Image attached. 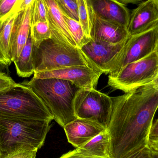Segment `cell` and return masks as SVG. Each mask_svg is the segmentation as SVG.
<instances>
[{"label": "cell", "instance_id": "6da1fadb", "mask_svg": "<svg viewBox=\"0 0 158 158\" xmlns=\"http://www.w3.org/2000/svg\"><path fill=\"white\" fill-rule=\"evenodd\" d=\"M111 98L112 114L107 129L110 158H125L148 146L158 109V87L147 84Z\"/></svg>", "mask_w": 158, "mask_h": 158}, {"label": "cell", "instance_id": "7a4b0ae2", "mask_svg": "<svg viewBox=\"0 0 158 158\" xmlns=\"http://www.w3.org/2000/svg\"><path fill=\"white\" fill-rule=\"evenodd\" d=\"M29 87L41 99L53 119L64 128L77 118L74 102L78 88L65 80L57 79H36L21 83Z\"/></svg>", "mask_w": 158, "mask_h": 158}, {"label": "cell", "instance_id": "3957f363", "mask_svg": "<svg viewBox=\"0 0 158 158\" xmlns=\"http://www.w3.org/2000/svg\"><path fill=\"white\" fill-rule=\"evenodd\" d=\"M51 122L0 116L1 158L23 146H30L40 149L43 146L50 130Z\"/></svg>", "mask_w": 158, "mask_h": 158}, {"label": "cell", "instance_id": "277c9868", "mask_svg": "<svg viewBox=\"0 0 158 158\" xmlns=\"http://www.w3.org/2000/svg\"><path fill=\"white\" fill-rule=\"evenodd\" d=\"M0 116L52 122V114L41 99L21 83L0 92Z\"/></svg>", "mask_w": 158, "mask_h": 158}, {"label": "cell", "instance_id": "5b68a950", "mask_svg": "<svg viewBox=\"0 0 158 158\" xmlns=\"http://www.w3.org/2000/svg\"><path fill=\"white\" fill-rule=\"evenodd\" d=\"M33 58L34 73L76 66L98 69L81 49L61 45L51 39L38 47L33 45Z\"/></svg>", "mask_w": 158, "mask_h": 158}, {"label": "cell", "instance_id": "8992f818", "mask_svg": "<svg viewBox=\"0 0 158 158\" xmlns=\"http://www.w3.org/2000/svg\"><path fill=\"white\" fill-rule=\"evenodd\" d=\"M158 73L156 52L143 59L128 64L115 75H109L108 83L111 88L129 92L150 83Z\"/></svg>", "mask_w": 158, "mask_h": 158}, {"label": "cell", "instance_id": "52a82bcc", "mask_svg": "<svg viewBox=\"0 0 158 158\" xmlns=\"http://www.w3.org/2000/svg\"><path fill=\"white\" fill-rule=\"evenodd\" d=\"M158 43V26L147 32L131 36L121 50L106 65L103 73L116 75L126 65L156 52Z\"/></svg>", "mask_w": 158, "mask_h": 158}, {"label": "cell", "instance_id": "ba28073f", "mask_svg": "<svg viewBox=\"0 0 158 158\" xmlns=\"http://www.w3.org/2000/svg\"><path fill=\"white\" fill-rule=\"evenodd\" d=\"M111 97L95 89H78L74 102L76 117L96 122L107 130L112 111Z\"/></svg>", "mask_w": 158, "mask_h": 158}, {"label": "cell", "instance_id": "9c48e42d", "mask_svg": "<svg viewBox=\"0 0 158 158\" xmlns=\"http://www.w3.org/2000/svg\"><path fill=\"white\" fill-rule=\"evenodd\" d=\"M102 70L84 66L69 67L61 69L34 73L36 79H57L69 81L80 89H96Z\"/></svg>", "mask_w": 158, "mask_h": 158}, {"label": "cell", "instance_id": "30bf717a", "mask_svg": "<svg viewBox=\"0 0 158 158\" xmlns=\"http://www.w3.org/2000/svg\"><path fill=\"white\" fill-rule=\"evenodd\" d=\"M91 22L92 39L112 44H118L127 41L130 35L126 27L114 21L104 19L95 14L90 0H87Z\"/></svg>", "mask_w": 158, "mask_h": 158}, {"label": "cell", "instance_id": "8fae6325", "mask_svg": "<svg viewBox=\"0 0 158 158\" xmlns=\"http://www.w3.org/2000/svg\"><path fill=\"white\" fill-rule=\"evenodd\" d=\"M158 26L157 0L142 2L130 16L128 32L130 37L147 32Z\"/></svg>", "mask_w": 158, "mask_h": 158}, {"label": "cell", "instance_id": "7c38bea8", "mask_svg": "<svg viewBox=\"0 0 158 158\" xmlns=\"http://www.w3.org/2000/svg\"><path fill=\"white\" fill-rule=\"evenodd\" d=\"M51 39L61 45L78 48L56 0H44Z\"/></svg>", "mask_w": 158, "mask_h": 158}, {"label": "cell", "instance_id": "4fadbf2b", "mask_svg": "<svg viewBox=\"0 0 158 158\" xmlns=\"http://www.w3.org/2000/svg\"><path fill=\"white\" fill-rule=\"evenodd\" d=\"M32 4L19 11L14 20L10 40V54L13 62L19 56L28 39Z\"/></svg>", "mask_w": 158, "mask_h": 158}, {"label": "cell", "instance_id": "5bb4252c", "mask_svg": "<svg viewBox=\"0 0 158 158\" xmlns=\"http://www.w3.org/2000/svg\"><path fill=\"white\" fill-rule=\"evenodd\" d=\"M68 141L77 148L81 147L106 130L99 124L77 118L64 127Z\"/></svg>", "mask_w": 158, "mask_h": 158}, {"label": "cell", "instance_id": "9a60e30c", "mask_svg": "<svg viewBox=\"0 0 158 158\" xmlns=\"http://www.w3.org/2000/svg\"><path fill=\"white\" fill-rule=\"evenodd\" d=\"M127 40L120 43L112 44L91 39L81 50L103 72L106 65L121 50Z\"/></svg>", "mask_w": 158, "mask_h": 158}, {"label": "cell", "instance_id": "2e32d148", "mask_svg": "<svg viewBox=\"0 0 158 158\" xmlns=\"http://www.w3.org/2000/svg\"><path fill=\"white\" fill-rule=\"evenodd\" d=\"M90 2L95 14L128 28L131 13L126 6L117 0H90Z\"/></svg>", "mask_w": 158, "mask_h": 158}, {"label": "cell", "instance_id": "e0dca14e", "mask_svg": "<svg viewBox=\"0 0 158 158\" xmlns=\"http://www.w3.org/2000/svg\"><path fill=\"white\" fill-rule=\"evenodd\" d=\"M79 154L91 157L110 158V138L107 130L87 143L75 149Z\"/></svg>", "mask_w": 158, "mask_h": 158}, {"label": "cell", "instance_id": "ac0fdd59", "mask_svg": "<svg viewBox=\"0 0 158 158\" xmlns=\"http://www.w3.org/2000/svg\"><path fill=\"white\" fill-rule=\"evenodd\" d=\"M18 13L0 20V65L2 66L8 67L13 62L10 56V40L13 23Z\"/></svg>", "mask_w": 158, "mask_h": 158}, {"label": "cell", "instance_id": "d6986e66", "mask_svg": "<svg viewBox=\"0 0 158 158\" xmlns=\"http://www.w3.org/2000/svg\"><path fill=\"white\" fill-rule=\"evenodd\" d=\"M32 39L30 32L28 39L19 56L14 61L18 76L22 78H29L34 74V65L33 58Z\"/></svg>", "mask_w": 158, "mask_h": 158}, {"label": "cell", "instance_id": "ffe728a7", "mask_svg": "<svg viewBox=\"0 0 158 158\" xmlns=\"http://www.w3.org/2000/svg\"><path fill=\"white\" fill-rule=\"evenodd\" d=\"M69 32L76 41L78 48L81 49L87 44L92 38L87 36L79 21L74 20L63 14Z\"/></svg>", "mask_w": 158, "mask_h": 158}, {"label": "cell", "instance_id": "44dd1931", "mask_svg": "<svg viewBox=\"0 0 158 158\" xmlns=\"http://www.w3.org/2000/svg\"><path fill=\"white\" fill-rule=\"evenodd\" d=\"M30 34L33 45L38 47L45 40L51 39V32L47 22H38L31 25Z\"/></svg>", "mask_w": 158, "mask_h": 158}, {"label": "cell", "instance_id": "7402d4cb", "mask_svg": "<svg viewBox=\"0 0 158 158\" xmlns=\"http://www.w3.org/2000/svg\"><path fill=\"white\" fill-rule=\"evenodd\" d=\"M78 6L79 22L85 32L91 38V22L89 16L87 0H77Z\"/></svg>", "mask_w": 158, "mask_h": 158}, {"label": "cell", "instance_id": "603a6c76", "mask_svg": "<svg viewBox=\"0 0 158 158\" xmlns=\"http://www.w3.org/2000/svg\"><path fill=\"white\" fill-rule=\"evenodd\" d=\"M47 11L44 0H34L31 7V25L38 22H47Z\"/></svg>", "mask_w": 158, "mask_h": 158}, {"label": "cell", "instance_id": "cb8c5ba5", "mask_svg": "<svg viewBox=\"0 0 158 158\" xmlns=\"http://www.w3.org/2000/svg\"><path fill=\"white\" fill-rule=\"evenodd\" d=\"M62 14L79 21L78 6L77 0H56Z\"/></svg>", "mask_w": 158, "mask_h": 158}, {"label": "cell", "instance_id": "d4e9b609", "mask_svg": "<svg viewBox=\"0 0 158 158\" xmlns=\"http://www.w3.org/2000/svg\"><path fill=\"white\" fill-rule=\"evenodd\" d=\"M20 3L21 0H0V20L20 11Z\"/></svg>", "mask_w": 158, "mask_h": 158}, {"label": "cell", "instance_id": "484cf974", "mask_svg": "<svg viewBox=\"0 0 158 158\" xmlns=\"http://www.w3.org/2000/svg\"><path fill=\"white\" fill-rule=\"evenodd\" d=\"M38 150L30 146H23L17 150L1 158H36Z\"/></svg>", "mask_w": 158, "mask_h": 158}, {"label": "cell", "instance_id": "4316f807", "mask_svg": "<svg viewBox=\"0 0 158 158\" xmlns=\"http://www.w3.org/2000/svg\"><path fill=\"white\" fill-rule=\"evenodd\" d=\"M15 81L7 74L0 71V92L15 84Z\"/></svg>", "mask_w": 158, "mask_h": 158}, {"label": "cell", "instance_id": "83f0119b", "mask_svg": "<svg viewBox=\"0 0 158 158\" xmlns=\"http://www.w3.org/2000/svg\"><path fill=\"white\" fill-rule=\"evenodd\" d=\"M125 158H152V151L148 146Z\"/></svg>", "mask_w": 158, "mask_h": 158}, {"label": "cell", "instance_id": "f1b7e54d", "mask_svg": "<svg viewBox=\"0 0 158 158\" xmlns=\"http://www.w3.org/2000/svg\"><path fill=\"white\" fill-rule=\"evenodd\" d=\"M148 141V143L158 141V118L152 124L149 133Z\"/></svg>", "mask_w": 158, "mask_h": 158}, {"label": "cell", "instance_id": "f546056e", "mask_svg": "<svg viewBox=\"0 0 158 158\" xmlns=\"http://www.w3.org/2000/svg\"><path fill=\"white\" fill-rule=\"evenodd\" d=\"M59 158H97L91 157L87 156H84L81 154H79L77 152L76 150L73 151H69L68 153L64 154Z\"/></svg>", "mask_w": 158, "mask_h": 158}, {"label": "cell", "instance_id": "4dcf8cb0", "mask_svg": "<svg viewBox=\"0 0 158 158\" xmlns=\"http://www.w3.org/2000/svg\"><path fill=\"white\" fill-rule=\"evenodd\" d=\"M118 2H119L125 5L128 4H140L141 3V1L138 0H117Z\"/></svg>", "mask_w": 158, "mask_h": 158}, {"label": "cell", "instance_id": "1f68e13d", "mask_svg": "<svg viewBox=\"0 0 158 158\" xmlns=\"http://www.w3.org/2000/svg\"><path fill=\"white\" fill-rule=\"evenodd\" d=\"M148 146L151 151L158 153V141L148 143Z\"/></svg>", "mask_w": 158, "mask_h": 158}, {"label": "cell", "instance_id": "d6a6232c", "mask_svg": "<svg viewBox=\"0 0 158 158\" xmlns=\"http://www.w3.org/2000/svg\"><path fill=\"white\" fill-rule=\"evenodd\" d=\"M148 84H151V85H153L155 87H158V73L156 78L153 80L151 82H150Z\"/></svg>", "mask_w": 158, "mask_h": 158}, {"label": "cell", "instance_id": "836d02e7", "mask_svg": "<svg viewBox=\"0 0 158 158\" xmlns=\"http://www.w3.org/2000/svg\"><path fill=\"white\" fill-rule=\"evenodd\" d=\"M152 158H158V152H154L152 151Z\"/></svg>", "mask_w": 158, "mask_h": 158}, {"label": "cell", "instance_id": "e575fe53", "mask_svg": "<svg viewBox=\"0 0 158 158\" xmlns=\"http://www.w3.org/2000/svg\"><path fill=\"white\" fill-rule=\"evenodd\" d=\"M156 52L157 53L158 57V43L156 51Z\"/></svg>", "mask_w": 158, "mask_h": 158}, {"label": "cell", "instance_id": "d590c367", "mask_svg": "<svg viewBox=\"0 0 158 158\" xmlns=\"http://www.w3.org/2000/svg\"><path fill=\"white\" fill-rule=\"evenodd\" d=\"M1 158V153H0V158Z\"/></svg>", "mask_w": 158, "mask_h": 158}, {"label": "cell", "instance_id": "8d00e7d4", "mask_svg": "<svg viewBox=\"0 0 158 158\" xmlns=\"http://www.w3.org/2000/svg\"><path fill=\"white\" fill-rule=\"evenodd\" d=\"M157 2H158V0H157Z\"/></svg>", "mask_w": 158, "mask_h": 158}]
</instances>
